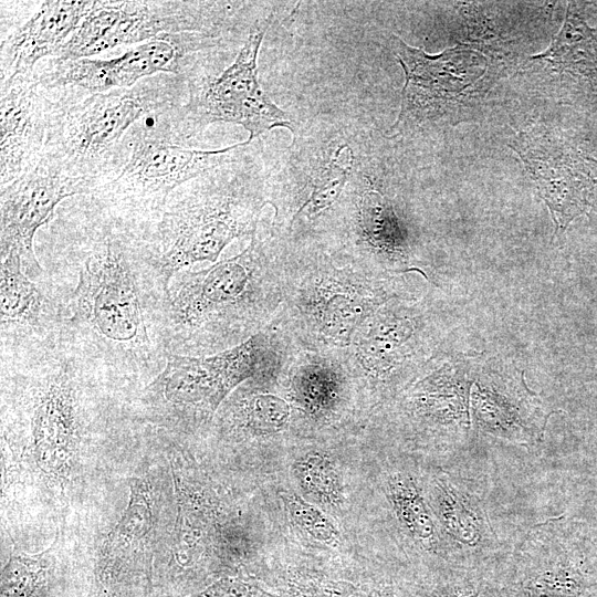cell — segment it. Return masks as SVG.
I'll list each match as a JSON object with an SVG mask.
<instances>
[{
    "instance_id": "cell-14",
    "label": "cell",
    "mask_w": 597,
    "mask_h": 597,
    "mask_svg": "<svg viewBox=\"0 0 597 597\" xmlns=\"http://www.w3.org/2000/svg\"><path fill=\"white\" fill-rule=\"evenodd\" d=\"M93 185L44 155L40 163L17 179L0 186L1 258L17 252L28 276L38 277L42 268L33 241L38 229L48 224L66 198L88 196Z\"/></svg>"
},
{
    "instance_id": "cell-1",
    "label": "cell",
    "mask_w": 597,
    "mask_h": 597,
    "mask_svg": "<svg viewBox=\"0 0 597 597\" xmlns=\"http://www.w3.org/2000/svg\"><path fill=\"white\" fill-rule=\"evenodd\" d=\"M92 207L97 217L94 237L59 339L87 368L150 373L168 356L151 334L165 343L169 292L146 255L137 227Z\"/></svg>"
},
{
    "instance_id": "cell-12",
    "label": "cell",
    "mask_w": 597,
    "mask_h": 597,
    "mask_svg": "<svg viewBox=\"0 0 597 597\" xmlns=\"http://www.w3.org/2000/svg\"><path fill=\"white\" fill-rule=\"evenodd\" d=\"M231 39L197 32L165 34L136 44L117 57L48 59L34 73L49 88L72 86L88 93L127 88L158 74L188 77L209 53Z\"/></svg>"
},
{
    "instance_id": "cell-23",
    "label": "cell",
    "mask_w": 597,
    "mask_h": 597,
    "mask_svg": "<svg viewBox=\"0 0 597 597\" xmlns=\"http://www.w3.org/2000/svg\"><path fill=\"white\" fill-rule=\"evenodd\" d=\"M426 499L437 527L458 548H480L493 533L476 498L453 482L450 476L431 478Z\"/></svg>"
},
{
    "instance_id": "cell-18",
    "label": "cell",
    "mask_w": 597,
    "mask_h": 597,
    "mask_svg": "<svg viewBox=\"0 0 597 597\" xmlns=\"http://www.w3.org/2000/svg\"><path fill=\"white\" fill-rule=\"evenodd\" d=\"M510 147L523 161L557 229L587 206L590 180L583 155H573L547 135L521 132Z\"/></svg>"
},
{
    "instance_id": "cell-16",
    "label": "cell",
    "mask_w": 597,
    "mask_h": 597,
    "mask_svg": "<svg viewBox=\"0 0 597 597\" xmlns=\"http://www.w3.org/2000/svg\"><path fill=\"white\" fill-rule=\"evenodd\" d=\"M0 83V186H4L43 158L54 90L43 86L34 71Z\"/></svg>"
},
{
    "instance_id": "cell-8",
    "label": "cell",
    "mask_w": 597,
    "mask_h": 597,
    "mask_svg": "<svg viewBox=\"0 0 597 597\" xmlns=\"http://www.w3.org/2000/svg\"><path fill=\"white\" fill-rule=\"evenodd\" d=\"M249 4L240 1H94L57 57H93L117 46L184 32L233 38L253 27L247 23Z\"/></svg>"
},
{
    "instance_id": "cell-2",
    "label": "cell",
    "mask_w": 597,
    "mask_h": 597,
    "mask_svg": "<svg viewBox=\"0 0 597 597\" xmlns=\"http://www.w3.org/2000/svg\"><path fill=\"white\" fill-rule=\"evenodd\" d=\"M285 264L286 249L255 234L237 255L177 273L164 326L168 355H213L270 327L284 303Z\"/></svg>"
},
{
    "instance_id": "cell-11",
    "label": "cell",
    "mask_w": 597,
    "mask_h": 597,
    "mask_svg": "<svg viewBox=\"0 0 597 597\" xmlns=\"http://www.w3.org/2000/svg\"><path fill=\"white\" fill-rule=\"evenodd\" d=\"M430 315L418 301L396 297L375 311L341 353L355 388L377 397L404 390L429 362Z\"/></svg>"
},
{
    "instance_id": "cell-13",
    "label": "cell",
    "mask_w": 597,
    "mask_h": 597,
    "mask_svg": "<svg viewBox=\"0 0 597 597\" xmlns=\"http://www.w3.org/2000/svg\"><path fill=\"white\" fill-rule=\"evenodd\" d=\"M164 506L155 476L129 480L128 504L93 568L95 597H153L155 561L167 530Z\"/></svg>"
},
{
    "instance_id": "cell-19",
    "label": "cell",
    "mask_w": 597,
    "mask_h": 597,
    "mask_svg": "<svg viewBox=\"0 0 597 597\" xmlns=\"http://www.w3.org/2000/svg\"><path fill=\"white\" fill-rule=\"evenodd\" d=\"M94 1H40L21 24L1 31L0 82L33 72L44 60L57 57Z\"/></svg>"
},
{
    "instance_id": "cell-28",
    "label": "cell",
    "mask_w": 597,
    "mask_h": 597,
    "mask_svg": "<svg viewBox=\"0 0 597 597\" xmlns=\"http://www.w3.org/2000/svg\"><path fill=\"white\" fill-rule=\"evenodd\" d=\"M379 591L314 568L292 567L286 572L282 597H378Z\"/></svg>"
},
{
    "instance_id": "cell-7",
    "label": "cell",
    "mask_w": 597,
    "mask_h": 597,
    "mask_svg": "<svg viewBox=\"0 0 597 597\" xmlns=\"http://www.w3.org/2000/svg\"><path fill=\"white\" fill-rule=\"evenodd\" d=\"M293 342L279 322L247 342L208 355L169 354L146 385L142 401L158 421L175 426L209 423L244 381L275 365Z\"/></svg>"
},
{
    "instance_id": "cell-5",
    "label": "cell",
    "mask_w": 597,
    "mask_h": 597,
    "mask_svg": "<svg viewBox=\"0 0 597 597\" xmlns=\"http://www.w3.org/2000/svg\"><path fill=\"white\" fill-rule=\"evenodd\" d=\"M53 90L54 107L44 155L88 180L94 188L135 124L186 102L188 80L158 74L132 87L100 93L72 86Z\"/></svg>"
},
{
    "instance_id": "cell-29",
    "label": "cell",
    "mask_w": 597,
    "mask_h": 597,
    "mask_svg": "<svg viewBox=\"0 0 597 597\" xmlns=\"http://www.w3.org/2000/svg\"><path fill=\"white\" fill-rule=\"evenodd\" d=\"M291 522L313 541L329 547L341 544L339 528L325 511L294 491L280 493Z\"/></svg>"
},
{
    "instance_id": "cell-25",
    "label": "cell",
    "mask_w": 597,
    "mask_h": 597,
    "mask_svg": "<svg viewBox=\"0 0 597 597\" xmlns=\"http://www.w3.org/2000/svg\"><path fill=\"white\" fill-rule=\"evenodd\" d=\"M531 60L597 82V29L590 28L570 4L548 49Z\"/></svg>"
},
{
    "instance_id": "cell-24",
    "label": "cell",
    "mask_w": 597,
    "mask_h": 597,
    "mask_svg": "<svg viewBox=\"0 0 597 597\" xmlns=\"http://www.w3.org/2000/svg\"><path fill=\"white\" fill-rule=\"evenodd\" d=\"M80 583L52 548L11 554L1 570V597H77Z\"/></svg>"
},
{
    "instance_id": "cell-17",
    "label": "cell",
    "mask_w": 597,
    "mask_h": 597,
    "mask_svg": "<svg viewBox=\"0 0 597 597\" xmlns=\"http://www.w3.org/2000/svg\"><path fill=\"white\" fill-rule=\"evenodd\" d=\"M471 413L475 428L514 443L537 444L548 413L516 369L488 368L472 386Z\"/></svg>"
},
{
    "instance_id": "cell-27",
    "label": "cell",
    "mask_w": 597,
    "mask_h": 597,
    "mask_svg": "<svg viewBox=\"0 0 597 597\" xmlns=\"http://www.w3.org/2000/svg\"><path fill=\"white\" fill-rule=\"evenodd\" d=\"M291 471L301 495L307 501L331 510H341L345 504L342 471L324 450L301 453L293 461Z\"/></svg>"
},
{
    "instance_id": "cell-22",
    "label": "cell",
    "mask_w": 597,
    "mask_h": 597,
    "mask_svg": "<svg viewBox=\"0 0 597 597\" xmlns=\"http://www.w3.org/2000/svg\"><path fill=\"white\" fill-rule=\"evenodd\" d=\"M0 315L1 348L13 342L33 348L53 343L50 332L62 324L57 307L24 273L13 251L1 258Z\"/></svg>"
},
{
    "instance_id": "cell-6",
    "label": "cell",
    "mask_w": 597,
    "mask_h": 597,
    "mask_svg": "<svg viewBox=\"0 0 597 597\" xmlns=\"http://www.w3.org/2000/svg\"><path fill=\"white\" fill-rule=\"evenodd\" d=\"M148 119L129 129L107 170L85 196L121 221L149 222L177 188L250 154L251 139L212 150L185 147L159 115Z\"/></svg>"
},
{
    "instance_id": "cell-31",
    "label": "cell",
    "mask_w": 597,
    "mask_h": 597,
    "mask_svg": "<svg viewBox=\"0 0 597 597\" xmlns=\"http://www.w3.org/2000/svg\"><path fill=\"white\" fill-rule=\"evenodd\" d=\"M460 597H476L475 595L460 596Z\"/></svg>"
},
{
    "instance_id": "cell-21",
    "label": "cell",
    "mask_w": 597,
    "mask_h": 597,
    "mask_svg": "<svg viewBox=\"0 0 597 597\" xmlns=\"http://www.w3.org/2000/svg\"><path fill=\"white\" fill-rule=\"evenodd\" d=\"M290 399L314 423L335 420L349 401L355 388L338 353H321L295 347L284 366Z\"/></svg>"
},
{
    "instance_id": "cell-4",
    "label": "cell",
    "mask_w": 597,
    "mask_h": 597,
    "mask_svg": "<svg viewBox=\"0 0 597 597\" xmlns=\"http://www.w3.org/2000/svg\"><path fill=\"white\" fill-rule=\"evenodd\" d=\"M400 282L395 274L339 263L320 249H286L279 321L298 348L339 354L366 318L405 296Z\"/></svg>"
},
{
    "instance_id": "cell-30",
    "label": "cell",
    "mask_w": 597,
    "mask_h": 597,
    "mask_svg": "<svg viewBox=\"0 0 597 597\" xmlns=\"http://www.w3.org/2000/svg\"><path fill=\"white\" fill-rule=\"evenodd\" d=\"M184 597H282L242 576L221 577L199 591Z\"/></svg>"
},
{
    "instance_id": "cell-26",
    "label": "cell",
    "mask_w": 597,
    "mask_h": 597,
    "mask_svg": "<svg viewBox=\"0 0 597 597\" xmlns=\"http://www.w3.org/2000/svg\"><path fill=\"white\" fill-rule=\"evenodd\" d=\"M387 498L407 534L421 547L433 552L439 531L426 495L416 480L404 472L391 473L386 481Z\"/></svg>"
},
{
    "instance_id": "cell-15",
    "label": "cell",
    "mask_w": 597,
    "mask_h": 597,
    "mask_svg": "<svg viewBox=\"0 0 597 597\" xmlns=\"http://www.w3.org/2000/svg\"><path fill=\"white\" fill-rule=\"evenodd\" d=\"M395 54L405 72L398 119L392 128L422 122L457 103L486 70L483 56L457 45L437 55L394 35Z\"/></svg>"
},
{
    "instance_id": "cell-10",
    "label": "cell",
    "mask_w": 597,
    "mask_h": 597,
    "mask_svg": "<svg viewBox=\"0 0 597 597\" xmlns=\"http://www.w3.org/2000/svg\"><path fill=\"white\" fill-rule=\"evenodd\" d=\"M32 349L24 377L33 454L46 476L65 481L82 437L80 377L86 365L60 339Z\"/></svg>"
},
{
    "instance_id": "cell-3",
    "label": "cell",
    "mask_w": 597,
    "mask_h": 597,
    "mask_svg": "<svg viewBox=\"0 0 597 597\" xmlns=\"http://www.w3.org/2000/svg\"><path fill=\"white\" fill-rule=\"evenodd\" d=\"M249 156L180 186L153 220L137 226L168 292L177 273L199 262L216 263L230 242L258 233L269 197Z\"/></svg>"
},
{
    "instance_id": "cell-9",
    "label": "cell",
    "mask_w": 597,
    "mask_h": 597,
    "mask_svg": "<svg viewBox=\"0 0 597 597\" xmlns=\"http://www.w3.org/2000/svg\"><path fill=\"white\" fill-rule=\"evenodd\" d=\"M270 19L254 24L224 70L206 65L188 80V97L178 108L161 114L177 142L187 140L213 123H230L249 132V139L275 128L294 134L291 116L262 91L258 80V54Z\"/></svg>"
},
{
    "instance_id": "cell-20",
    "label": "cell",
    "mask_w": 597,
    "mask_h": 597,
    "mask_svg": "<svg viewBox=\"0 0 597 597\" xmlns=\"http://www.w3.org/2000/svg\"><path fill=\"white\" fill-rule=\"evenodd\" d=\"M470 385L471 378L465 371L444 365L402 390L400 410L416 427L458 443L465 439L470 429Z\"/></svg>"
}]
</instances>
